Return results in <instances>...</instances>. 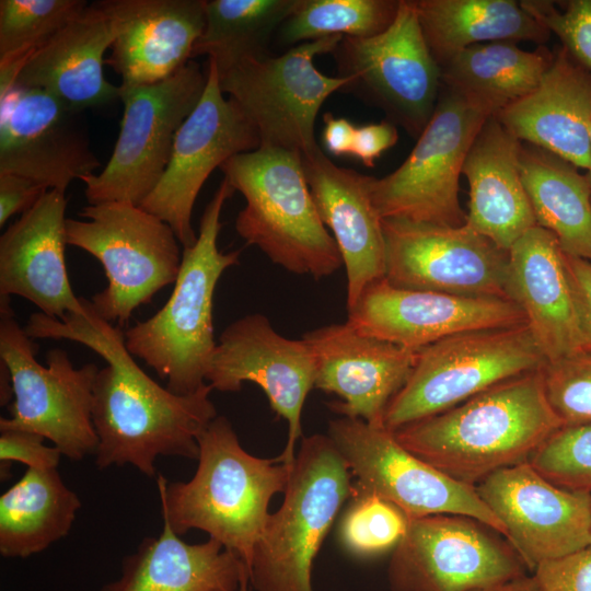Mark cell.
<instances>
[{"label":"cell","instance_id":"obj_26","mask_svg":"<svg viewBox=\"0 0 591 591\" xmlns=\"http://www.w3.org/2000/svg\"><path fill=\"white\" fill-rule=\"evenodd\" d=\"M117 34L108 0L88 7L25 61L14 88L43 90L83 111L118 99L103 71L104 54Z\"/></svg>","mask_w":591,"mask_h":591},{"label":"cell","instance_id":"obj_36","mask_svg":"<svg viewBox=\"0 0 591 591\" xmlns=\"http://www.w3.org/2000/svg\"><path fill=\"white\" fill-rule=\"evenodd\" d=\"M399 0H299L279 27V39L298 45L328 36L367 38L394 21Z\"/></svg>","mask_w":591,"mask_h":591},{"label":"cell","instance_id":"obj_44","mask_svg":"<svg viewBox=\"0 0 591 591\" xmlns=\"http://www.w3.org/2000/svg\"><path fill=\"white\" fill-rule=\"evenodd\" d=\"M564 259L581 350L591 351V262L568 255L565 252Z\"/></svg>","mask_w":591,"mask_h":591},{"label":"cell","instance_id":"obj_28","mask_svg":"<svg viewBox=\"0 0 591 591\" xmlns=\"http://www.w3.org/2000/svg\"><path fill=\"white\" fill-rule=\"evenodd\" d=\"M522 144L490 116L475 136L462 167L470 188L466 224L508 252L537 225L521 177Z\"/></svg>","mask_w":591,"mask_h":591},{"label":"cell","instance_id":"obj_32","mask_svg":"<svg viewBox=\"0 0 591 591\" xmlns=\"http://www.w3.org/2000/svg\"><path fill=\"white\" fill-rule=\"evenodd\" d=\"M554 51H534L513 42H494L465 48L441 67L442 84L489 116L532 92L551 66Z\"/></svg>","mask_w":591,"mask_h":591},{"label":"cell","instance_id":"obj_48","mask_svg":"<svg viewBox=\"0 0 591 591\" xmlns=\"http://www.w3.org/2000/svg\"><path fill=\"white\" fill-rule=\"evenodd\" d=\"M479 591H540L533 576L523 575L510 581Z\"/></svg>","mask_w":591,"mask_h":591},{"label":"cell","instance_id":"obj_18","mask_svg":"<svg viewBox=\"0 0 591 591\" xmlns=\"http://www.w3.org/2000/svg\"><path fill=\"white\" fill-rule=\"evenodd\" d=\"M315 379L308 344L280 335L260 313L247 314L223 329L206 375V382L219 392H239L245 382L264 391L270 408L288 424V439L277 457L289 468L302 438L301 415Z\"/></svg>","mask_w":591,"mask_h":591},{"label":"cell","instance_id":"obj_34","mask_svg":"<svg viewBox=\"0 0 591 591\" xmlns=\"http://www.w3.org/2000/svg\"><path fill=\"white\" fill-rule=\"evenodd\" d=\"M81 508L57 468L27 467L0 496V554L26 558L65 537Z\"/></svg>","mask_w":591,"mask_h":591},{"label":"cell","instance_id":"obj_9","mask_svg":"<svg viewBox=\"0 0 591 591\" xmlns=\"http://www.w3.org/2000/svg\"><path fill=\"white\" fill-rule=\"evenodd\" d=\"M37 350L38 345L18 323L10 298L0 296V360L13 387L10 417L0 419V431L40 434L72 461L95 454L99 439L92 406L99 367L76 368L59 348L47 352V366H43L35 359Z\"/></svg>","mask_w":591,"mask_h":591},{"label":"cell","instance_id":"obj_13","mask_svg":"<svg viewBox=\"0 0 591 591\" xmlns=\"http://www.w3.org/2000/svg\"><path fill=\"white\" fill-rule=\"evenodd\" d=\"M340 92L382 109L386 119L418 138L442 86L441 69L425 40L413 0H399L392 24L367 38L344 37L332 54Z\"/></svg>","mask_w":591,"mask_h":591},{"label":"cell","instance_id":"obj_35","mask_svg":"<svg viewBox=\"0 0 591 591\" xmlns=\"http://www.w3.org/2000/svg\"><path fill=\"white\" fill-rule=\"evenodd\" d=\"M299 0H207L205 27L190 58L206 55L223 74L242 61L269 55L274 33Z\"/></svg>","mask_w":591,"mask_h":591},{"label":"cell","instance_id":"obj_7","mask_svg":"<svg viewBox=\"0 0 591 591\" xmlns=\"http://www.w3.org/2000/svg\"><path fill=\"white\" fill-rule=\"evenodd\" d=\"M79 216L83 220L66 219V242L102 264L108 282L90 301L102 318L123 326L175 282L182 245L166 222L128 201L89 205Z\"/></svg>","mask_w":591,"mask_h":591},{"label":"cell","instance_id":"obj_39","mask_svg":"<svg viewBox=\"0 0 591 591\" xmlns=\"http://www.w3.org/2000/svg\"><path fill=\"white\" fill-rule=\"evenodd\" d=\"M528 462L559 487L591 493V424L563 426Z\"/></svg>","mask_w":591,"mask_h":591},{"label":"cell","instance_id":"obj_17","mask_svg":"<svg viewBox=\"0 0 591 591\" xmlns=\"http://www.w3.org/2000/svg\"><path fill=\"white\" fill-rule=\"evenodd\" d=\"M206 73L199 103L176 132L162 177L140 205L172 228L183 248L197 240L193 208L211 172L230 158L260 147L257 131L237 104L223 96L213 61L208 60Z\"/></svg>","mask_w":591,"mask_h":591},{"label":"cell","instance_id":"obj_24","mask_svg":"<svg viewBox=\"0 0 591 591\" xmlns=\"http://www.w3.org/2000/svg\"><path fill=\"white\" fill-rule=\"evenodd\" d=\"M317 212L332 232L347 276V309L385 277L382 219L370 194L371 176L336 165L317 146L302 154Z\"/></svg>","mask_w":591,"mask_h":591},{"label":"cell","instance_id":"obj_27","mask_svg":"<svg viewBox=\"0 0 591 591\" xmlns=\"http://www.w3.org/2000/svg\"><path fill=\"white\" fill-rule=\"evenodd\" d=\"M495 117L517 139L586 171L590 159L591 73L563 47L537 86Z\"/></svg>","mask_w":591,"mask_h":591},{"label":"cell","instance_id":"obj_45","mask_svg":"<svg viewBox=\"0 0 591 591\" xmlns=\"http://www.w3.org/2000/svg\"><path fill=\"white\" fill-rule=\"evenodd\" d=\"M48 190L40 183L14 173H0V227L30 210Z\"/></svg>","mask_w":591,"mask_h":591},{"label":"cell","instance_id":"obj_22","mask_svg":"<svg viewBox=\"0 0 591 591\" xmlns=\"http://www.w3.org/2000/svg\"><path fill=\"white\" fill-rule=\"evenodd\" d=\"M316 367L315 389L340 401L328 407L341 417L383 426L385 410L407 381L417 350L361 334L349 323L306 332Z\"/></svg>","mask_w":591,"mask_h":591},{"label":"cell","instance_id":"obj_19","mask_svg":"<svg viewBox=\"0 0 591 591\" xmlns=\"http://www.w3.org/2000/svg\"><path fill=\"white\" fill-rule=\"evenodd\" d=\"M475 490L528 570L591 544V493L559 487L529 462L491 473Z\"/></svg>","mask_w":591,"mask_h":591},{"label":"cell","instance_id":"obj_41","mask_svg":"<svg viewBox=\"0 0 591 591\" xmlns=\"http://www.w3.org/2000/svg\"><path fill=\"white\" fill-rule=\"evenodd\" d=\"M521 1L523 8L555 34L571 57L591 73V0Z\"/></svg>","mask_w":591,"mask_h":591},{"label":"cell","instance_id":"obj_20","mask_svg":"<svg viewBox=\"0 0 591 591\" xmlns=\"http://www.w3.org/2000/svg\"><path fill=\"white\" fill-rule=\"evenodd\" d=\"M0 101V173L66 194L73 179L100 167L83 111L38 89L15 86Z\"/></svg>","mask_w":591,"mask_h":591},{"label":"cell","instance_id":"obj_5","mask_svg":"<svg viewBox=\"0 0 591 591\" xmlns=\"http://www.w3.org/2000/svg\"><path fill=\"white\" fill-rule=\"evenodd\" d=\"M219 169L245 199L235 229L246 244L286 270L315 279L344 266L317 212L301 152L259 147L230 158Z\"/></svg>","mask_w":591,"mask_h":591},{"label":"cell","instance_id":"obj_40","mask_svg":"<svg viewBox=\"0 0 591 591\" xmlns=\"http://www.w3.org/2000/svg\"><path fill=\"white\" fill-rule=\"evenodd\" d=\"M542 374L548 403L564 426L591 424V351L547 361Z\"/></svg>","mask_w":591,"mask_h":591},{"label":"cell","instance_id":"obj_47","mask_svg":"<svg viewBox=\"0 0 591 591\" xmlns=\"http://www.w3.org/2000/svg\"><path fill=\"white\" fill-rule=\"evenodd\" d=\"M323 120L322 142L325 150L335 157L352 155L357 126L331 112L323 115Z\"/></svg>","mask_w":591,"mask_h":591},{"label":"cell","instance_id":"obj_43","mask_svg":"<svg viewBox=\"0 0 591 591\" xmlns=\"http://www.w3.org/2000/svg\"><path fill=\"white\" fill-rule=\"evenodd\" d=\"M40 434L23 430H3L0 434L1 476L8 474L7 465L19 462L27 467L57 468L62 453L56 447L44 444Z\"/></svg>","mask_w":591,"mask_h":591},{"label":"cell","instance_id":"obj_31","mask_svg":"<svg viewBox=\"0 0 591 591\" xmlns=\"http://www.w3.org/2000/svg\"><path fill=\"white\" fill-rule=\"evenodd\" d=\"M427 46L438 63L474 45L545 44L551 33L514 0H413Z\"/></svg>","mask_w":591,"mask_h":591},{"label":"cell","instance_id":"obj_14","mask_svg":"<svg viewBox=\"0 0 591 591\" xmlns=\"http://www.w3.org/2000/svg\"><path fill=\"white\" fill-rule=\"evenodd\" d=\"M328 437L357 479L355 490L379 496L399 508L408 519L461 514L505 536L502 523L479 498L475 486L461 483L425 462L404 448L384 426L339 417L329 421Z\"/></svg>","mask_w":591,"mask_h":591},{"label":"cell","instance_id":"obj_42","mask_svg":"<svg viewBox=\"0 0 591 591\" xmlns=\"http://www.w3.org/2000/svg\"><path fill=\"white\" fill-rule=\"evenodd\" d=\"M532 571L540 591H591V544L543 560Z\"/></svg>","mask_w":591,"mask_h":591},{"label":"cell","instance_id":"obj_6","mask_svg":"<svg viewBox=\"0 0 591 591\" xmlns=\"http://www.w3.org/2000/svg\"><path fill=\"white\" fill-rule=\"evenodd\" d=\"M351 473L328 434L302 437L280 508L254 548L256 591H313L314 559L340 508L354 495Z\"/></svg>","mask_w":591,"mask_h":591},{"label":"cell","instance_id":"obj_23","mask_svg":"<svg viewBox=\"0 0 591 591\" xmlns=\"http://www.w3.org/2000/svg\"><path fill=\"white\" fill-rule=\"evenodd\" d=\"M66 209V194L48 189L0 236V296L22 297L57 320L86 312L68 277Z\"/></svg>","mask_w":591,"mask_h":591},{"label":"cell","instance_id":"obj_30","mask_svg":"<svg viewBox=\"0 0 591 591\" xmlns=\"http://www.w3.org/2000/svg\"><path fill=\"white\" fill-rule=\"evenodd\" d=\"M121 563L119 579L101 591H237L250 576L241 558L213 538L188 544L164 520Z\"/></svg>","mask_w":591,"mask_h":591},{"label":"cell","instance_id":"obj_8","mask_svg":"<svg viewBox=\"0 0 591 591\" xmlns=\"http://www.w3.org/2000/svg\"><path fill=\"white\" fill-rule=\"evenodd\" d=\"M546 362L528 323L445 337L417 350L407 381L385 410L383 426L394 432Z\"/></svg>","mask_w":591,"mask_h":591},{"label":"cell","instance_id":"obj_1","mask_svg":"<svg viewBox=\"0 0 591 591\" xmlns=\"http://www.w3.org/2000/svg\"><path fill=\"white\" fill-rule=\"evenodd\" d=\"M24 329L33 339L77 341L106 361L95 378L92 406L100 470L132 465L153 477L159 456L198 459V438L218 416L210 384L186 395L161 386L136 363L124 331L102 318L90 300L85 313L62 320L33 313Z\"/></svg>","mask_w":591,"mask_h":591},{"label":"cell","instance_id":"obj_37","mask_svg":"<svg viewBox=\"0 0 591 591\" xmlns=\"http://www.w3.org/2000/svg\"><path fill=\"white\" fill-rule=\"evenodd\" d=\"M88 4L84 0H1L0 69L21 71L28 57Z\"/></svg>","mask_w":591,"mask_h":591},{"label":"cell","instance_id":"obj_3","mask_svg":"<svg viewBox=\"0 0 591 591\" xmlns=\"http://www.w3.org/2000/svg\"><path fill=\"white\" fill-rule=\"evenodd\" d=\"M198 466L187 482L158 475L162 520L177 535L197 529L234 552L250 567L269 518L271 498L283 493L290 468L278 457L262 459L243 449L224 416L198 438Z\"/></svg>","mask_w":591,"mask_h":591},{"label":"cell","instance_id":"obj_21","mask_svg":"<svg viewBox=\"0 0 591 591\" xmlns=\"http://www.w3.org/2000/svg\"><path fill=\"white\" fill-rule=\"evenodd\" d=\"M361 334L419 350L445 337L526 323L518 303L498 297H464L397 288L382 278L347 309Z\"/></svg>","mask_w":591,"mask_h":591},{"label":"cell","instance_id":"obj_15","mask_svg":"<svg viewBox=\"0 0 591 591\" xmlns=\"http://www.w3.org/2000/svg\"><path fill=\"white\" fill-rule=\"evenodd\" d=\"M498 532L461 514L408 520L387 569L391 591H479L526 575Z\"/></svg>","mask_w":591,"mask_h":591},{"label":"cell","instance_id":"obj_16","mask_svg":"<svg viewBox=\"0 0 591 591\" xmlns=\"http://www.w3.org/2000/svg\"><path fill=\"white\" fill-rule=\"evenodd\" d=\"M382 230L384 278L390 285L464 297L509 299V252L466 223L447 227L382 219Z\"/></svg>","mask_w":591,"mask_h":591},{"label":"cell","instance_id":"obj_10","mask_svg":"<svg viewBox=\"0 0 591 591\" xmlns=\"http://www.w3.org/2000/svg\"><path fill=\"white\" fill-rule=\"evenodd\" d=\"M206 82L207 73L189 60L163 81L118 86L124 114L113 153L100 174L81 179L89 205L143 202L162 177L176 132L199 103Z\"/></svg>","mask_w":591,"mask_h":591},{"label":"cell","instance_id":"obj_25","mask_svg":"<svg viewBox=\"0 0 591 591\" xmlns=\"http://www.w3.org/2000/svg\"><path fill=\"white\" fill-rule=\"evenodd\" d=\"M117 34L109 65L121 83L163 81L192 58L205 27L206 0H108Z\"/></svg>","mask_w":591,"mask_h":591},{"label":"cell","instance_id":"obj_12","mask_svg":"<svg viewBox=\"0 0 591 591\" xmlns=\"http://www.w3.org/2000/svg\"><path fill=\"white\" fill-rule=\"evenodd\" d=\"M344 36L298 44L279 56L242 61L219 76L220 88L233 100L260 140V147L305 154L318 144L315 120L325 100L347 79L315 67L316 56L333 54Z\"/></svg>","mask_w":591,"mask_h":591},{"label":"cell","instance_id":"obj_29","mask_svg":"<svg viewBox=\"0 0 591 591\" xmlns=\"http://www.w3.org/2000/svg\"><path fill=\"white\" fill-rule=\"evenodd\" d=\"M507 292L547 361L581 350L564 251L552 232L535 225L511 246Z\"/></svg>","mask_w":591,"mask_h":591},{"label":"cell","instance_id":"obj_50","mask_svg":"<svg viewBox=\"0 0 591 591\" xmlns=\"http://www.w3.org/2000/svg\"><path fill=\"white\" fill-rule=\"evenodd\" d=\"M589 143H590V159H589V165H588V169L586 170V178L591 187V127H590V140H589Z\"/></svg>","mask_w":591,"mask_h":591},{"label":"cell","instance_id":"obj_4","mask_svg":"<svg viewBox=\"0 0 591 591\" xmlns=\"http://www.w3.org/2000/svg\"><path fill=\"white\" fill-rule=\"evenodd\" d=\"M234 192L224 177L205 207L195 244L183 248L170 298L150 318L124 332L129 354L166 380V389L175 394L194 393L207 383L217 347L215 290L222 274L239 264L241 254L240 250L222 252L218 247L220 216Z\"/></svg>","mask_w":591,"mask_h":591},{"label":"cell","instance_id":"obj_38","mask_svg":"<svg viewBox=\"0 0 591 591\" xmlns=\"http://www.w3.org/2000/svg\"><path fill=\"white\" fill-rule=\"evenodd\" d=\"M339 528V541L350 555L370 558L393 551L406 533L408 518L393 503L354 489Z\"/></svg>","mask_w":591,"mask_h":591},{"label":"cell","instance_id":"obj_49","mask_svg":"<svg viewBox=\"0 0 591 591\" xmlns=\"http://www.w3.org/2000/svg\"><path fill=\"white\" fill-rule=\"evenodd\" d=\"M250 584V576L245 575L241 580L237 591H252Z\"/></svg>","mask_w":591,"mask_h":591},{"label":"cell","instance_id":"obj_11","mask_svg":"<svg viewBox=\"0 0 591 591\" xmlns=\"http://www.w3.org/2000/svg\"><path fill=\"white\" fill-rule=\"evenodd\" d=\"M488 117L442 84L434 113L405 161L392 173L370 178L372 202L381 219L464 225L460 176L467 151Z\"/></svg>","mask_w":591,"mask_h":591},{"label":"cell","instance_id":"obj_46","mask_svg":"<svg viewBox=\"0 0 591 591\" xmlns=\"http://www.w3.org/2000/svg\"><path fill=\"white\" fill-rule=\"evenodd\" d=\"M397 140V127L387 119L358 126L352 157L357 158L364 166L373 167L375 160L394 147Z\"/></svg>","mask_w":591,"mask_h":591},{"label":"cell","instance_id":"obj_33","mask_svg":"<svg viewBox=\"0 0 591 591\" xmlns=\"http://www.w3.org/2000/svg\"><path fill=\"white\" fill-rule=\"evenodd\" d=\"M520 171L536 224L552 232L566 254L591 262V187L586 175L560 157L526 143Z\"/></svg>","mask_w":591,"mask_h":591},{"label":"cell","instance_id":"obj_2","mask_svg":"<svg viewBox=\"0 0 591 591\" xmlns=\"http://www.w3.org/2000/svg\"><path fill=\"white\" fill-rule=\"evenodd\" d=\"M563 426L546 397L541 368L393 433L425 462L475 486L496 471L528 462Z\"/></svg>","mask_w":591,"mask_h":591}]
</instances>
